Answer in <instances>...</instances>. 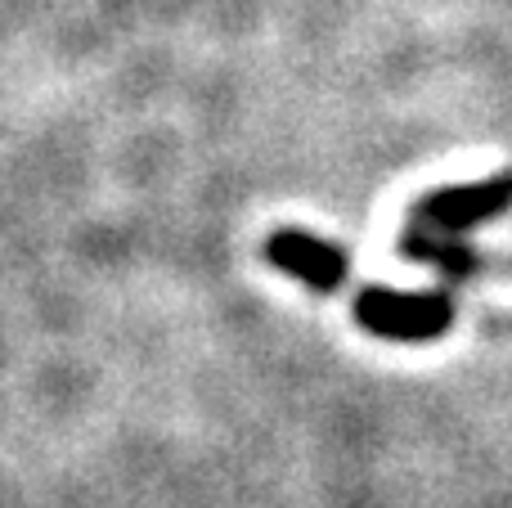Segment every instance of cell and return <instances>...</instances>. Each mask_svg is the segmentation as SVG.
<instances>
[{
    "label": "cell",
    "instance_id": "6da1fadb",
    "mask_svg": "<svg viewBox=\"0 0 512 508\" xmlns=\"http://www.w3.org/2000/svg\"><path fill=\"white\" fill-rule=\"evenodd\" d=\"M355 324L373 338L387 342H436L454 324V297L450 293H396V288H364L355 297Z\"/></svg>",
    "mask_w": 512,
    "mask_h": 508
},
{
    "label": "cell",
    "instance_id": "7a4b0ae2",
    "mask_svg": "<svg viewBox=\"0 0 512 508\" xmlns=\"http://www.w3.org/2000/svg\"><path fill=\"white\" fill-rule=\"evenodd\" d=\"M508 207H512V176H490V180H472V185L432 189L414 207L409 225H423V230L454 239V234L472 230V225L490 221V216L508 212Z\"/></svg>",
    "mask_w": 512,
    "mask_h": 508
},
{
    "label": "cell",
    "instance_id": "3957f363",
    "mask_svg": "<svg viewBox=\"0 0 512 508\" xmlns=\"http://www.w3.org/2000/svg\"><path fill=\"white\" fill-rule=\"evenodd\" d=\"M265 261L274 270H283L288 279L306 284L310 293H337L351 275V257L337 243L319 239L310 230H297V225H283L265 239Z\"/></svg>",
    "mask_w": 512,
    "mask_h": 508
},
{
    "label": "cell",
    "instance_id": "277c9868",
    "mask_svg": "<svg viewBox=\"0 0 512 508\" xmlns=\"http://www.w3.org/2000/svg\"><path fill=\"white\" fill-rule=\"evenodd\" d=\"M400 257L427 261V266H436L450 279H463L477 270V252L463 248L459 239H445V234L423 230V225H405V234H400Z\"/></svg>",
    "mask_w": 512,
    "mask_h": 508
}]
</instances>
